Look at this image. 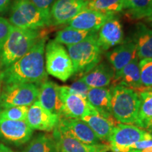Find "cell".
<instances>
[{
  "mask_svg": "<svg viewBox=\"0 0 152 152\" xmlns=\"http://www.w3.org/2000/svg\"><path fill=\"white\" fill-rule=\"evenodd\" d=\"M139 96L140 108L134 125L142 129L149 130L152 127V91L140 92Z\"/></svg>",
  "mask_w": 152,
  "mask_h": 152,
  "instance_id": "cell-24",
  "label": "cell"
},
{
  "mask_svg": "<svg viewBox=\"0 0 152 152\" xmlns=\"http://www.w3.org/2000/svg\"><path fill=\"white\" fill-rule=\"evenodd\" d=\"M114 74L115 71L111 66L106 62H102L83 75L81 79L90 88H102L111 84Z\"/></svg>",
  "mask_w": 152,
  "mask_h": 152,
  "instance_id": "cell-21",
  "label": "cell"
},
{
  "mask_svg": "<svg viewBox=\"0 0 152 152\" xmlns=\"http://www.w3.org/2000/svg\"><path fill=\"white\" fill-rule=\"evenodd\" d=\"M92 32L93 31L78 30L68 26L57 32L55 35L54 40L61 45L70 46L83 41L90 35Z\"/></svg>",
  "mask_w": 152,
  "mask_h": 152,
  "instance_id": "cell-25",
  "label": "cell"
},
{
  "mask_svg": "<svg viewBox=\"0 0 152 152\" xmlns=\"http://www.w3.org/2000/svg\"><path fill=\"white\" fill-rule=\"evenodd\" d=\"M81 120L88 125L100 140L108 142L113 128L118 124V121L115 118H106L96 111L87 114Z\"/></svg>",
  "mask_w": 152,
  "mask_h": 152,
  "instance_id": "cell-20",
  "label": "cell"
},
{
  "mask_svg": "<svg viewBox=\"0 0 152 152\" xmlns=\"http://www.w3.org/2000/svg\"><path fill=\"white\" fill-rule=\"evenodd\" d=\"M13 0H0V14H5L10 9Z\"/></svg>",
  "mask_w": 152,
  "mask_h": 152,
  "instance_id": "cell-34",
  "label": "cell"
},
{
  "mask_svg": "<svg viewBox=\"0 0 152 152\" xmlns=\"http://www.w3.org/2000/svg\"><path fill=\"white\" fill-rule=\"evenodd\" d=\"M53 131L57 152H107L111 150L109 144H87L56 130Z\"/></svg>",
  "mask_w": 152,
  "mask_h": 152,
  "instance_id": "cell-14",
  "label": "cell"
},
{
  "mask_svg": "<svg viewBox=\"0 0 152 152\" xmlns=\"http://www.w3.org/2000/svg\"><path fill=\"white\" fill-rule=\"evenodd\" d=\"M69 87L73 92L77 94L81 95L83 97L87 99V93L90 90V87L87 86L81 78H79L77 81L74 82Z\"/></svg>",
  "mask_w": 152,
  "mask_h": 152,
  "instance_id": "cell-33",
  "label": "cell"
},
{
  "mask_svg": "<svg viewBox=\"0 0 152 152\" xmlns=\"http://www.w3.org/2000/svg\"><path fill=\"white\" fill-rule=\"evenodd\" d=\"M54 130L87 144L102 143L88 125L81 119L59 117Z\"/></svg>",
  "mask_w": 152,
  "mask_h": 152,
  "instance_id": "cell-10",
  "label": "cell"
},
{
  "mask_svg": "<svg viewBox=\"0 0 152 152\" xmlns=\"http://www.w3.org/2000/svg\"><path fill=\"white\" fill-rule=\"evenodd\" d=\"M45 68L47 74L67 81L74 74L73 63L66 49L61 44L50 40L45 46Z\"/></svg>",
  "mask_w": 152,
  "mask_h": 152,
  "instance_id": "cell-6",
  "label": "cell"
},
{
  "mask_svg": "<svg viewBox=\"0 0 152 152\" xmlns=\"http://www.w3.org/2000/svg\"><path fill=\"white\" fill-rule=\"evenodd\" d=\"M112 115L118 123L134 124L140 108L139 93L121 85L111 87Z\"/></svg>",
  "mask_w": 152,
  "mask_h": 152,
  "instance_id": "cell-4",
  "label": "cell"
},
{
  "mask_svg": "<svg viewBox=\"0 0 152 152\" xmlns=\"http://www.w3.org/2000/svg\"><path fill=\"white\" fill-rule=\"evenodd\" d=\"M39 87L33 83L2 85L0 109L11 106H30L37 100Z\"/></svg>",
  "mask_w": 152,
  "mask_h": 152,
  "instance_id": "cell-7",
  "label": "cell"
},
{
  "mask_svg": "<svg viewBox=\"0 0 152 152\" xmlns=\"http://www.w3.org/2000/svg\"><path fill=\"white\" fill-rule=\"evenodd\" d=\"M0 152H16L11 150L10 148L5 146L2 143H0Z\"/></svg>",
  "mask_w": 152,
  "mask_h": 152,
  "instance_id": "cell-35",
  "label": "cell"
},
{
  "mask_svg": "<svg viewBox=\"0 0 152 152\" xmlns=\"http://www.w3.org/2000/svg\"><path fill=\"white\" fill-rule=\"evenodd\" d=\"M87 100L101 115L108 119L114 118L111 111V89L90 88L87 93Z\"/></svg>",
  "mask_w": 152,
  "mask_h": 152,
  "instance_id": "cell-22",
  "label": "cell"
},
{
  "mask_svg": "<svg viewBox=\"0 0 152 152\" xmlns=\"http://www.w3.org/2000/svg\"><path fill=\"white\" fill-rule=\"evenodd\" d=\"M97 32H92L80 42L66 46L73 63V75L83 77L100 63L103 52L97 42Z\"/></svg>",
  "mask_w": 152,
  "mask_h": 152,
  "instance_id": "cell-3",
  "label": "cell"
},
{
  "mask_svg": "<svg viewBox=\"0 0 152 152\" xmlns=\"http://www.w3.org/2000/svg\"><path fill=\"white\" fill-rule=\"evenodd\" d=\"M151 17H152V15H151Z\"/></svg>",
  "mask_w": 152,
  "mask_h": 152,
  "instance_id": "cell-41",
  "label": "cell"
},
{
  "mask_svg": "<svg viewBox=\"0 0 152 152\" xmlns=\"http://www.w3.org/2000/svg\"><path fill=\"white\" fill-rule=\"evenodd\" d=\"M124 10L134 19L151 17L152 0H125Z\"/></svg>",
  "mask_w": 152,
  "mask_h": 152,
  "instance_id": "cell-26",
  "label": "cell"
},
{
  "mask_svg": "<svg viewBox=\"0 0 152 152\" xmlns=\"http://www.w3.org/2000/svg\"><path fill=\"white\" fill-rule=\"evenodd\" d=\"M152 134L136 125L118 123L109 139V145L113 152H129L137 142L151 140Z\"/></svg>",
  "mask_w": 152,
  "mask_h": 152,
  "instance_id": "cell-8",
  "label": "cell"
},
{
  "mask_svg": "<svg viewBox=\"0 0 152 152\" xmlns=\"http://www.w3.org/2000/svg\"><path fill=\"white\" fill-rule=\"evenodd\" d=\"M28 109V106H11L0 109V118L11 121H26Z\"/></svg>",
  "mask_w": 152,
  "mask_h": 152,
  "instance_id": "cell-30",
  "label": "cell"
},
{
  "mask_svg": "<svg viewBox=\"0 0 152 152\" xmlns=\"http://www.w3.org/2000/svg\"><path fill=\"white\" fill-rule=\"evenodd\" d=\"M114 17L115 14L111 13L85 9L74 17L68 24L69 27L75 29L98 31L106 22Z\"/></svg>",
  "mask_w": 152,
  "mask_h": 152,
  "instance_id": "cell-15",
  "label": "cell"
},
{
  "mask_svg": "<svg viewBox=\"0 0 152 152\" xmlns=\"http://www.w3.org/2000/svg\"><path fill=\"white\" fill-rule=\"evenodd\" d=\"M31 1L47 18L51 20L50 11L56 0H31Z\"/></svg>",
  "mask_w": 152,
  "mask_h": 152,
  "instance_id": "cell-32",
  "label": "cell"
},
{
  "mask_svg": "<svg viewBox=\"0 0 152 152\" xmlns=\"http://www.w3.org/2000/svg\"><path fill=\"white\" fill-rule=\"evenodd\" d=\"M147 20L149 23L150 25H151V26L152 27V17H149V18L147 19Z\"/></svg>",
  "mask_w": 152,
  "mask_h": 152,
  "instance_id": "cell-37",
  "label": "cell"
},
{
  "mask_svg": "<svg viewBox=\"0 0 152 152\" xmlns=\"http://www.w3.org/2000/svg\"><path fill=\"white\" fill-rule=\"evenodd\" d=\"M106 57L115 73L121 71L134 58H138L135 45L131 39H127L119 46L106 52Z\"/></svg>",
  "mask_w": 152,
  "mask_h": 152,
  "instance_id": "cell-19",
  "label": "cell"
},
{
  "mask_svg": "<svg viewBox=\"0 0 152 152\" xmlns=\"http://www.w3.org/2000/svg\"><path fill=\"white\" fill-rule=\"evenodd\" d=\"M131 40L135 45L139 59L152 58V29L139 23L134 28Z\"/></svg>",
  "mask_w": 152,
  "mask_h": 152,
  "instance_id": "cell-23",
  "label": "cell"
},
{
  "mask_svg": "<svg viewBox=\"0 0 152 152\" xmlns=\"http://www.w3.org/2000/svg\"><path fill=\"white\" fill-rule=\"evenodd\" d=\"M87 0H56L50 11L52 26L68 23L86 9Z\"/></svg>",
  "mask_w": 152,
  "mask_h": 152,
  "instance_id": "cell-12",
  "label": "cell"
},
{
  "mask_svg": "<svg viewBox=\"0 0 152 152\" xmlns=\"http://www.w3.org/2000/svg\"><path fill=\"white\" fill-rule=\"evenodd\" d=\"M13 27L14 26L11 24L9 20L0 16V50L11 33Z\"/></svg>",
  "mask_w": 152,
  "mask_h": 152,
  "instance_id": "cell-31",
  "label": "cell"
},
{
  "mask_svg": "<svg viewBox=\"0 0 152 152\" xmlns=\"http://www.w3.org/2000/svg\"><path fill=\"white\" fill-rule=\"evenodd\" d=\"M1 88H2V80H1V79L0 78V97H1Z\"/></svg>",
  "mask_w": 152,
  "mask_h": 152,
  "instance_id": "cell-38",
  "label": "cell"
},
{
  "mask_svg": "<svg viewBox=\"0 0 152 152\" xmlns=\"http://www.w3.org/2000/svg\"><path fill=\"white\" fill-rule=\"evenodd\" d=\"M33 130L26 121H11L0 118V141L11 145L20 146L29 141Z\"/></svg>",
  "mask_w": 152,
  "mask_h": 152,
  "instance_id": "cell-11",
  "label": "cell"
},
{
  "mask_svg": "<svg viewBox=\"0 0 152 152\" xmlns=\"http://www.w3.org/2000/svg\"><path fill=\"white\" fill-rule=\"evenodd\" d=\"M47 37L41 38L27 54L0 72L2 85L33 83L39 86L48 79L45 68Z\"/></svg>",
  "mask_w": 152,
  "mask_h": 152,
  "instance_id": "cell-1",
  "label": "cell"
},
{
  "mask_svg": "<svg viewBox=\"0 0 152 152\" xmlns=\"http://www.w3.org/2000/svg\"><path fill=\"white\" fill-rule=\"evenodd\" d=\"M142 152H152V147L151 148H148V149H144Z\"/></svg>",
  "mask_w": 152,
  "mask_h": 152,
  "instance_id": "cell-36",
  "label": "cell"
},
{
  "mask_svg": "<svg viewBox=\"0 0 152 152\" xmlns=\"http://www.w3.org/2000/svg\"><path fill=\"white\" fill-rule=\"evenodd\" d=\"M23 152H57L53 135L38 134L33 139Z\"/></svg>",
  "mask_w": 152,
  "mask_h": 152,
  "instance_id": "cell-27",
  "label": "cell"
},
{
  "mask_svg": "<svg viewBox=\"0 0 152 152\" xmlns=\"http://www.w3.org/2000/svg\"><path fill=\"white\" fill-rule=\"evenodd\" d=\"M37 101L47 111L61 116L63 105L60 96V86L54 82L47 80L39 85Z\"/></svg>",
  "mask_w": 152,
  "mask_h": 152,
  "instance_id": "cell-17",
  "label": "cell"
},
{
  "mask_svg": "<svg viewBox=\"0 0 152 152\" xmlns=\"http://www.w3.org/2000/svg\"><path fill=\"white\" fill-rule=\"evenodd\" d=\"M87 1H92V0H87Z\"/></svg>",
  "mask_w": 152,
  "mask_h": 152,
  "instance_id": "cell-40",
  "label": "cell"
},
{
  "mask_svg": "<svg viewBox=\"0 0 152 152\" xmlns=\"http://www.w3.org/2000/svg\"><path fill=\"white\" fill-rule=\"evenodd\" d=\"M9 21L14 27L41 30L52 26L51 20L41 12L31 0H13Z\"/></svg>",
  "mask_w": 152,
  "mask_h": 152,
  "instance_id": "cell-5",
  "label": "cell"
},
{
  "mask_svg": "<svg viewBox=\"0 0 152 152\" xmlns=\"http://www.w3.org/2000/svg\"><path fill=\"white\" fill-rule=\"evenodd\" d=\"M123 26L115 17L106 22L97 32V42L102 52L123 42Z\"/></svg>",
  "mask_w": 152,
  "mask_h": 152,
  "instance_id": "cell-16",
  "label": "cell"
},
{
  "mask_svg": "<svg viewBox=\"0 0 152 152\" xmlns=\"http://www.w3.org/2000/svg\"><path fill=\"white\" fill-rule=\"evenodd\" d=\"M62 111L60 117L82 119L87 114L96 111L86 99L73 92L68 86H60Z\"/></svg>",
  "mask_w": 152,
  "mask_h": 152,
  "instance_id": "cell-9",
  "label": "cell"
},
{
  "mask_svg": "<svg viewBox=\"0 0 152 152\" xmlns=\"http://www.w3.org/2000/svg\"><path fill=\"white\" fill-rule=\"evenodd\" d=\"M138 60V58H134L121 71L115 73L111 81V87L121 85L132 89L138 93L142 92Z\"/></svg>",
  "mask_w": 152,
  "mask_h": 152,
  "instance_id": "cell-18",
  "label": "cell"
},
{
  "mask_svg": "<svg viewBox=\"0 0 152 152\" xmlns=\"http://www.w3.org/2000/svg\"><path fill=\"white\" fill-rule=\"evenodd\" d=\"M149 130L150 132H151L152 133V127H151V128H149V130Z\"/></svg>",
  "mask_w": 152,
  "mask_h": 152,
  "instance_id": "cell-39",
  "label": "cell"
},
{
  "mask_svg": "<svg viewBox=\"0 0 152 152\" xmlns=\"http://www.w3.org/2000/svg\"><path fill=\"white\" fill-rule=\"evenodd\" d=\"M59 116L45 109L37 100L29 106L26 121L32 130L45 132L54 130Z\"/></svg>",
  "mask_w": 152,
  "mask_h": 152,
  "instance_id": "cell-13",
  "label": "cell"
},
{
  "mask_svg": "<svg viewBox=\"0 0 152 152\" xmlns=\"http://www.w3.org/2000/svg\"><path fill=\"white\" fill-rule=\"evenodd\" d=\"M125 0H92L87 1L86 9L115 14L124 10Z\"/></svg>",
  "mask_w": 152,
  "mask_h": 152,
  "instance_id": "cell-28",
  "label": "cell"
},
{
  "mask_svg": "<svg viewBox=\"0 0 152 152\" xmlns=\"http://www.w3.org/2000/svg\"><path fill=\"white\" fill-rule=\"evenodd\" d=\"M142 92L152 91V58H143L139 61Z\"/></svg>",
  "mask_w": 152,
  "mask_h": 152,
  "instance_id": "cell-29",
  "label": "cell"
},
{
  "mask_svg": "<svg viewBox=\"0 0 152 152\" xmlns=\"http://www.w3.org/2000/svg\"><path fill=\"white\" fill-rule=\"evenodd\" d=\"M44 37L46 36L39 30L13 27L0 50V72L22 58Z\"/></svg>",
  "mask_w": 152,
  "mask_h": 152,
  "instance_id": "cell-2",
  "label": "cell"
}]
</instances>
